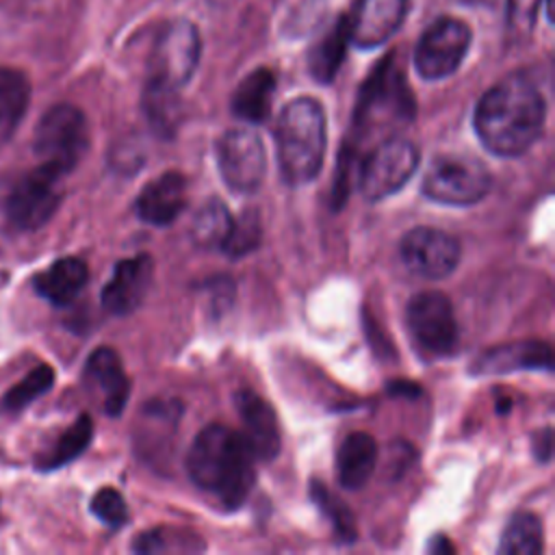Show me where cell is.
<instances>
[{
    "label": "cell",
    "mask_w": 555,
    "mask_h": 555,
    "mask_svg": "<svg viewBox=\"0 0 555 555\" xmlns=\"http://www.w3.org/2000/svg\"><path fill=\"white\" fill-rule=\"evenodd\" d=\"M544 119V95L522 74H512L490 87L473 113L481 145L503 158L525 154L542 137Z\"/></svg>",
    "instance_id": "1"
},
{
    "label": "cell",
    "mask_w": 555,
    "mask_h": 555,
    "mask_svg": "<svg viewBox=\"0 0 555 555\" xmlns=\"http://www.w3.org/2000/svg\"><path fill=\"white\" fill-rule=\"evenodd\" d=\"M256 455L245 436L225 427H204L186 455L191 481L217 496L228 509L238 507L254 488Z\"/></svg>",
    "instance_id": "2"
},
{
    "label": "cell",
    "mask_w": 555,
    "mask_h": 555,
    "mask_svg": "<svg viewBox=\"0 0 555 555\" xmlns=\"http://www.w3.org/2000/svg\"><path fill=\"white\" fill-rule=\"evenodd\" d=\"M327 121L323 106L308 95L295 98L278 115L275 150L284 180L288 184L312 182L325 158Z\"/></svg>",
    "instance_id": "3"
},
{
    "label": "cell",
    "mask_w": 555,
    "mask_h": 555,
    "mask_svg": "<svg viewBox=\"0 0 555 555\" xmlns=\"http://www.w3.org/2000/svg\"><path fill=\"white\" fill-rule=\"evenodd\" d=\"M414 98L395 56L388 54L362 85L356 115L353 139L362 141L371 134H384L405 126L414 117Z\"/></svg>",
    "instance_id": "4"
},
{
    "label": "cell",
    "mask_w": 555,
    "mask_h": 555,
    "mask_svg": "<svg viewBox=\"0 0 555 555\" xmlns=\"http://www.w3.org/2000/svg\"><path fill=\"white\" fill-rule=\"evenodd\" d=\"M33 150L41 163H50L65 176L76 169L89 150V124L85 113L67 102L50 106L33 132Z\"/></svg>",
    "instance_id": "5"
},
{
    "label": "cell",
    "mask_w": 555,
    "mask_h": 555,
    "mask_svg": "<svg viewBox=\"0 0 555 555\" xmlns=\"http://www.w3.org/2000/svg\"><path fill=\"white\" fill-rule=\"evenodd\" d=\"M202 54L199 30L191 20L176 17L167 22L154 39L150 52L147 85L180 91L195 74Z\"/></svg>",
    "instance_id": "6"
},
{
    "label": "cell",
    "mask_w": 555,
    "mask_h": 555,
    "mask_svg": "<svg viewBox=\"0 0 555 555\" xmlns=\"http://www.w3.org/2000/svg\"><path fill=\"white\" fill-rule=\"evenodd\" d=\"M63 178L65 173L50 163H39L22 173L4 197L9 223L22 232L43 228L63 199Z\"/></svg>",
    "instance_id": "7"
},
{
    "label": "cell",
    "mask_w": 555,
    "mask_h": 555,
    "mask_svg": "<svg viewBox=\"0 0 555 555\" xmlns=\"http://www.w3.org/2000/svg\"><path fill=\"white\" fill-rule=\"evenodd\" d=\"M490 191V173L473 156H438L425 178L423 193L444 206H473Z\"/></svg>",
    "instance_id": "8"
},
{
    "label": "cell",
    "mask_w": 555,
    "mask_h": 555,
    "mask_svg": "<svg viewBox=\"0 0 555 555\" xmlns=\"http://www.w3.org/2000/svg\"><path fill=\"white\" fill-rule=\"evenodd\" d=\"M470 26L457 17L442 15L431 22L414 48V67L425 80H442L457 72L468 48Z\"/></svg>",
    "instance_id": "9"
},
{
    "label": "cell",
    "mask_w": 555,
    "mask_h": 555,
    "mask_svg": "<svg viewBox=\"0 0 555 555\" xmlns=\"http://www.w3.org/2000/svg\"><path fill=\"white\" fill-rule=\"evenodd\" d=\"M418 150L408 139H386L373 147L360 167V191L369 202H379L401 191L414 176Z\"/></svg>",
    "instance_id": "10"
},
{
    "label": "cell",
    "mask_w": 555,
    "mask_h": 555,
    "mask_svg": "<svg viewBox=\"0 0 555 555\" xmlns=\"http://www.w3.org/2000/svg\"><path fill=\"white\" fill-rule=\"evenodd\" d=\"M217 165L223 182L234 193H254L267 171L262 141L247 128L225 130L217 141Z\"/></svg>",
    "instance_id": "11"
},
{
    "label": "cell",
    "mask_w": 555,
    "mask_h": 555,
    "mask_svg": "<svg viewBox=\"0 0 555 555\" xmlns=\"http://www.w3.org/2000/svg\"><path fill=\"white\" fill-rule=\"evenodd\" d=\"M408 327L421 349L449 356L457 347V323L451 301L436 291L418 293L408 304Z\"/></svg>",
    "instance_id": "12"
},
{
    "label": "cell",
    "mask_w": 555,
    "mask_h": 555,
    "mask_svg": "<svg viewBox=\"0 0 555 555\" xmlns=\"http://www.w3.org/2000/svg\"><path fill=\"white\" fill-rule=\"evenodd\" d=\"M401 260L414 275L442 280L455 271L460 262V243L444 230L412 228L399 243Z\"/></svg>",
    "instance_id": "13"
},
{
    "label": "cell",
    "mask_w": 555,
    "mask_h": 555,
    "mask_svg": "<svg viewBox=\"0 0 555 555\" xmlns=\"http://www.w3.org/2000/svg\"><path fill=\"white\" fill-rule=\"evenodd\" d=\"M408 0H358L347 17L349 43L373 50L386 43L403 24Z\"/></svg>",
    "instance_id": "14"
},
{
    "label": "cell",
    "mask_w": 555,
    "mask_h": 555,
    "mask_svg": "<svg viewBox=\"0 0 555 555\" xmlns=\"http://www.w3.org/2000/svg\"><path fill=\"white\" fill-rule=\"evenodd\" d=\"M152 275L154 262L147 254L119 260L100 295L104 310L115 317H126L134 312L143 304L152 286Z\"/></svg>",
    "instance_id": "15"
},
{
    "label": "cell",
    "mask_w": 555,
    "mask_h": 555,
    "mask_svg": "<svg viewBox=\"0 0 555 555\" xmlns=\"http://www.w3.org/2000/svg\"><path fill=\"white\" fill-rule=\"evenodd\" d=\"M85 382L102 399L108 416H119L128 403L130 379L115 349L98 347L85 362Z\"/></svg>",
    "instance_id": "16"
},
{
    "label": "cell",
    "mask_w": 555,
    "mask_h": 555,
    "mask_svg": "<svg viewBox=\"0 0 555 555\" xmlns=\"http://www.w3.org/2000/svg\"><path fill=\"white\" fill-rule=\"evenodd\" d=\"M234 405L243 421V436L256 460H273L280 453V425L269 401L243 388L234 395Z\"/></svg>",
    "instance_id": "17"
},
{
    "label": "cell",
    "mask_w": 555,
    "mask_h": 555,
    "mask_svg": "<svg viewBox=\"0 0 555 555\" xmlns=\"http://www.w3.org/2000/svg\"><path fill=\"white\" fill-rule=\"evenodd\" d=\"M186 202V178L180 171H165L143 186L134 202V212L141 221L163 228L182 215Z\"/></svg>",
    "instance_id": "18"
},
{
    "label": "cell",
    "mask_w": 555,
    "mask_h": 555,
    "mask_svg": "<svg viewBox=\"0 0 555 555\" xmlns=\"http://www.w3.org/2000/svg\"><path fill=\"white\" fill-rule=\"evenodd\" d=\"M553 358L546 343L540 340H520V343H507L499 345L475 362V373L486 375H501L512 371H527V369H544L551 371Z\"/></svg>",
    "instance_id": "19"
},
{
    "label": "cell",
    "mask_w": 555,
    "mask_h": 555,
    "mask_svg": "<svg viewBox=\"0 0 555 555\" xmlns=\"http://www.w3.org/2000/svg\"><path fill=\"white\" fill-rule=\"evenodd\" d=\"M89 280V267L76 256L54 260L33 278V288L52 306H69Z\"/></svg>",
    "instance_id": "20"
},
{
    "label": "cell",
    "mask_w": 555,
    "mask_h": 555,
    "mask_svg": "<svg viewBox=\"0 0 555 555\" xmlns=\"http://www.w3.org/2000/svg\"><path fill=\"white\" fill-rule=\"evenodd\" d=\"M377 464V442L366 431L349 434L336 457L338 481L347 490H360L371 479Z\"/></svg>",
    "instance_id": "21"
},
{
    "label": "cell",
    "mask_w": 555,
    "mask_h": 555,
    "mask_svg": "<svg viewBox=\"0 0 555 555\" xmlns=\"http://www.w3.org/2000/svg\"><path fill=\"white\" fill-rule=\"evenodd\" d=\"M275 93V74L258 67L247 74L232 93V113L249 124H262L271 115Z\"/></svg>",
    "instance_id": "22"
},
{
    "label": "cell",
    "mask_w": 555,
    "mask_h": 555,
    "mask_svg": "<svg viewBox=\"0 0 555 555\" xmlns=\"http://www.w3.org/2000/svg\"><path fill=\"white\" fill-rule=\"evenodd\" d=\"M30 104V80L22 69L0 67V145L17 132Z\"/></svg>",
    "instance_id": "23"
},
{
    "label": "cell",
    "mask_w": 555,
    "mask_h": 555,
    "mask_svg": "<svg viewBox=\"0 0 555 555\" xmlns=\"http://www.w3.org/2000/svg\"><path fill=\"white\" fill-rule=\"evenodd\" d=\"M349 46V35H347V17L340 15L327 30L325 35L314 43L308 56V67L310 74L319 82H332L343 59L345 50Z\"/></svg>",
    "instance_id": "24"
},
{
    "label": "cell",
    "mask_w": 555,
    "mask_h": 555,
    "mask_svg": "<svg viewBox=\"0 0 555 555\" xmlns=\"http://www.w3.org/2000/svg\"><path fill=\"white\" fill-rule=\"evenodd\" d=\"M93 438V421L89 414H80L59 438L56 442L41 453L35 460L37 470H56L63 468L65 464L74 462L82 451L89 447Z\"/></svg>",
    "instance_id": "25"
},
{
    "label": "cell",
    "mask_w": 555,
    "mask_h": 555,
    "mask_svg": "<svg viewBox=\"0 0 555 555\" xmlns=\"http://www.w3.org/2000/svg\"><path fill=\"white\" fill-rule=\"evenodd\" d=\"M230 225H232V215L228 206L219 197H210L197 208L191 225V236L199 247L219 249L230 232Z\"/></svg>",
    "instance_id": "26"
},
{
    "label": "cell",
    "mask_w": 555,
    "mask_h": 555,
    "mask_svg": "<svg viewBox=\"0 0 555 555\" xmlns=\"http://www.w3.org/2000/svg\"><path fill=\"white\" fill-rule=\"evenodd\" d=\"M542 551V522L531 512H518L509 518L499 553L503 555H538Z\"/></svg>",
    "instance_id": "27"
},
{
    "label": "cell",
    "mask_w": 555,
    "mask_h": 555,
    "mask_svg": "<svg viewBox=\"0 0 555 555\" xmlns=\"http://www.w3.org/2000/svg\"><path fill=\"white\" fill-rule=\"evenodd\" d=\"M52 384H54V369L50 364H37L0 397V412L2 414L24 412L35 399L46 395L52 388Z\"/></svg>",
    "instance_id": "28"
},
{
    "label": "cell",
    "mask_w": 555,
    "mask_h": 555,
    "mask_svg": "<svg viewBox=\"0 0 555 555\" xmlns=\"http://www.w3.org/2000/svg\"><path fill=\"white\" fill-rule=\"evenodd\" d=\"M132 551L145 553V555H156V553H193V551H204V542L199 535L186 529H176V527H156L150 531H143L137 535L132 542Z\"/></svg>",
    "instance_id": "29"
},
{
    "label": "cell",
    "mask_w": 555,
    "mask_h": 555,
    "mask_svg": "<svg viewBox=\"0 0 555 555\" xmlns=\"http://www.w3.org/2000/svg\"><path fill=\"white\" fill-rule=\"evenodd\" d=\"M260 212L256 208H245L238 217H232L230 232L219 249L230 258H241L251 254L260 245Z\"/></svg>",
    "instance_id": "30"
},
{
    "label": "cell",
    "mask_w": 555,
    "mask_h": 555,
    "mask_svg": "<svg viewBox=\"0 0 555 555\" xmlns=\"http://www.w3.org/2000/svg\"><path fill=\"white\" fill-rule=\"evenodd\" d=\"M143 104H145V113H147L154 130H158L163 134H171L173 126L178 124V111H180L178 91L147 85Z\"/></svg>",
    "instance_id": "31"
},
{
    "label": "cell",
    "mask_w": 555,
    "mask_h": 555,
    "mask_svg": "<svg viewBox=\"0 0 555 555\" xmlns=\"http://www.w3.org/2000/svg\"><path fill=\"white\" fill-rule=\"evenodd\" d=\"M310 496L314 499V503L323 509V514L332 520V527H334V533L343 540H353L356 535V529H353V518H351V512L343 505L340 499H336L332 492H327L323 488V483L319 481H312L310 483Z\"/></svg>",
    "instance_id": "32"
},
{
    "label": "cell",
    "mask_w": 555,
    "mask_h": 555,
    "mask_svg": "<svg viewBox=\"0 0 555 555\" xmlns=\"http://www.w3.org/2000/svg\"><path fill=\"white\" fill-rule=\"evenodd\" d=\"M91 514L111 529H119L128 522V507L124 496L115 488H100L91 499Z\"/></svg>",
    "instance_id": "33"
},
{
    "label": "cell",
    "mask_w": 555,
    "mask_h": 555,
    "mask_svg": "<svg viewBox=\"0 0 555 555\" xmlns=\"http://www.w3.org/2000/svg\"><path fill=\"white\" fill-rule=\"evenodd\" d=\"M544 0H507V24L514 30L529 33Z\"/></svg>",
    "instance_id": "34"
},
{
    "label": "cell",
    "mask_w": 555,
    "mask_h": 555,
    "mask_svg": "<svg viewBox=\"0 0 555 555\" xmlns=\"http://www.w3.org/2000/svg\"><path fill=\"white\" fill-rule=\"evenodd\" d=\"M538 438H540L542 442H538V440H535V444H533L535 457H540L542 462H546V460L551 457V429L546 427L542 434H538Z\"/></svg>",
    "instance_id": "35"
},
{
    "label": "cell",
    "mask_w": 555,
    "mask_h": 555,
    "mask_svg": "<svg viewBox=\"0 0 555 555\" xmlns=\"http://www.w3.org/2000/svg\"><path fill=\"white\" fill-rule=\"evenodd\" d=\"M429 548H434V553H440V551H444V553H451L453 551V546L440 535V538H436V544L431 542V546Z\"/></svg>",
    "instance_id": "36"
}]
</instances>
